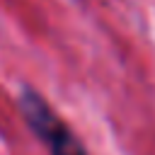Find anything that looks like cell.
<instances>
[{"instance_id":"6da1fadb","label":"cell","mask_w":155,"mask_h":155,"mask_svg":"<svg viewBox=\"0 0 155 155\" xmlns=\"http://www.w3.org/2000/svg\"><path fill=\"white\" fill-rule=\"evenodd\" d=\"M19 107L27 126L36 133V138L48 148L51 155H87L75 133L63 124V119L36 90L24 87L19 94Z\"/></svg>"}]
</instances>
